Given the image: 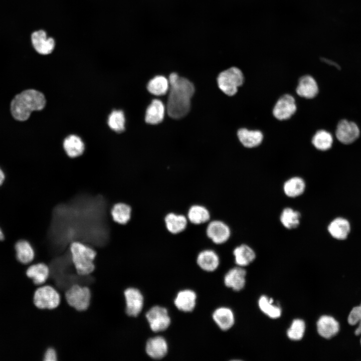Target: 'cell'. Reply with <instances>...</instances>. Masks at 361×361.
Wrapping results in <instances>:
<instances>
[{"label": "cell", "mask_w": 361, "mask_h": 361, "mask_svg": "<svg viewBox=\"0 0 361 361\" xmlns=\"http://www.w3.org/2000/svg\"><path fill=\"white\" fill-rule=\"evenodd\" d=\"M169 93L166 104L168 115L174 119L186 116L190 111L191 99L195 92L193 84L188 79L172 73L168 79Z\"/></svg>", "instance_id": "1"}, {"label": "cell", "mask_w": 361, "mask_h": 361, "mask_svg": "<svg viewBox=\"0 0 361 361\" xmlns=\"http://www.w3.org/2000/svg\"><path fill=\"white\" fill-rule=\"evenodd\" d=\"M44 94L35 89H27L17 94L11 103L13 117L19 121L27 120L33 111L42 110L45 106Z\"/></svg>", "instance_id": "2"}, {"label": "cell", "mask_w": 361, "mask_h": 361, "mask_svg": "<svg viewBox=\"0 0 361 361\" xmlns=\"http://www.w3.org/2000/svg\"><path fill=\"white\" fill-rule=\"evenodd\" d=\"M70 250L72 263L78 275L87 276L94 271L96 252L93 249L80 242L74 241L70 244Z\"/></svg>", "instance_id": "3"}, {"label": "cell", "mask_w": 361, "mask_h": 361, "mask_svg": "<svg viewBox=\"0 0 361 361\" xmlns=\"http://www.w3.org/2000/svg\"><path fill=\"white\" fill-rule=\"evenodd\" d=\"M244 77L242 71L236 67H232L221 72L217 78L220 89L229 96L235 95L238 88L243 84Z\"/></svg>", "instance_id": "4"}, {"label": "cell", "mask_w": 361, "mask_h": 361, "mask_svg": "<svg viewBox=\"0 0 361 361\" xmlns=\"http://www.w3.org/2000/svg\"><path fill=\"white\" fill-rule=\"evenodd\" d=\"M65 295L68 304L79 311L86 310L90 305L91 293L88 287L73 285L67 289Z\"/></svg>", "instance_id": "5"}, {"label": "cell", "mask_w": 361, "mask_h": 361, "mask_svg": "<svg viewBox=\"0 0 361 361\" xmlns=\"http://www.w3.org/2000/svg\"><path fill=\"white\" fill-rule=\"evenodd\" d=\"M34 303L40 309H53L60 303L61 297L57 290L51 285H44L34 293Z\"/></svg>", "instance_id": "6"}, {"label": "cell", "mask_w": 361, "mask_h": 361, "mask_svg": "<svg viewBox=\"0 0 361 361\" xmlns=\"http://www.w3.org/2000/svg\"><path fill=\"white\" fill-rule=\"evenodd\" d=\"M145 317L150 329L154 332L165 330L171 323V319L167 309L159 305H155L150 308L146 312Z\"/></svg>", "instance_id": "7"}, {"label": "cell", "mask_w": 361, "mask_h": 361, "mask_svg": "<svg viewBox=\"0 0 361 361\" xmlns=\"http://www.w3.org/2000/svg\"><path fill=\"white\" fill-rule=\"evenodd\" d=\"M31 41L34 50L42 55L52 54L56 47L55 38L49 36L44 29L34 31L31 36Z\"/></svg>", "instance_id": "8"}, {"label": "cell", "mask_w": 361, "mask_h": 361, "mask_svg": "<svg viewBox=\"0 0 361 361\" xmlns=\"http://www.w3.org/2000/svg\"><path fill=\"white\" fill-rule=\"evenodd\" d=\"M340 324L333 315L324 314L316 322L318 334L324 339L329 340L335 337L340 330Z\"/></svg>", "instance_id": "9"}, {"label": "cell", "mask_w": 361, "mask_h": 361, "mask_svg": "<svg viewBox=\"0 0 361 361\" xmlns=\"http://www.w3.org/2000/svg\"><path fill=\"white\" fill-rule=\"evenodd\" d=\"M206 232L207 237L216 244L226 243L231 235L230 227L224 222L218 220L209 222Z\"/></svg>", "instance_id": "10"}, {"label": "cell", "mask_w": 361, "mask_h": 361, "mask_svg": "<svg viewBox=\"0 0 361 361\" xmlns=\"http://www.w3.org/2000/svg\"><path fill=\"white\" fill-rule=\"evenodd\" d=\"M294 98L286 94L281 96L275 103L272 111L274 117L279 120L289 119L296 111Z\"/></svg>", "instance_id": "11"}, {"label": "cell", "mask_w": 361, "mask_h": 361, "mask_svg": "<svg viewBox=\"0 0 361 361\" xmlns=\"http://www.w3.org/2000/svg\"><path fill=\"white\" fill-rule=\"evenodd\" d=\"M126 314L136 317L141 312L144 305V297L139 290L134 287L125 289L124 292Z\"/></svg>", "instance_id": "12"}, {"label": "cell", "mask_w": 361, "mask_h": 361, "mask_svg": "<svg viewBox=\"0 0 361 361\" xmlns=\"http://www.w3.org/2000/svg\"><path fill=\"white\" fill-rule=\"evenodd\" d=\"M360 131L357 124L347 120L340 121L336 127L335 135L341 143L348 144L356 140L359 136Z\"/></svg>", "instance_id": "13"}, {"label": "cell", "mask_w": 361, "mask_h": 361, "mask_svg": "<svg viewBox=\"0 0 361 361\" xmlns=\"http://www.w3.org/2000/svg\"><path fill=\"white\" fill-rule=\"evenodd\" d=\"M168 344L161 336H156L149 338L146 342L145 352L151 358L160 359L167 353Z\"/></svg>", "instance_id": "14"}, {"label": "cell", "mask_w": 361, "mask_h": 361, "mask_svg": "<svg viewBox=\"0 0 361 361\" xmlns=\"http://www.w3.org/2000/svg\"><path fill=\"white\" fill-rule=\"evenodd\" d=\"M197 296L191 289H186L179 291L174 299V304L179 310L189 312L196 307Z\"/></svg>", "instance_id": "15"}, {"label": "cell", "mask_w": 361, "mask_h": 361, "mask_svg": "<svg viewBox=\"0 0 361 361\" xmlns=\"http://www.w3.org/2000/svg\"><path fill=\"white\" fill-rule=\"evenodd\" d=\"M246 275V271L242 267L233 268L224 276L225 285L235 291H240L245 286Z\"/></svg>", "instance_id": "16"}, {"label": "cell", "mask_w": 361, "mask_h": 361, "mask_svg": "<svg viewBox=\"0 0 361 361\" xmlns=\"http://www.w3.org/2000/svg\"><path fill=\"white\" fill-rule=\"evenodd\" d=\"M298 95L306 99H312L318 92L316 80L310 75H306L300 78L296 89Z\"/></svg>", "instance_id": "17"}, {"label": "cell", "mask_w": 361, "mask_h": 361, "mask_svg": "<svg viewBox=\"0 0 361 361\" xmlns=\"http://www.w3.org/2000/svg\"><path fill=\"white\" fill-rule=\"evenodd\" d=\"M197 263L199 267L207 272L215 271L220 264V258L217 253L212 249L201 251L197 257Z\"/></svg>", "instance_id": "18"}, {"label": "cell", "mask_w": 361, "mask_h": 361, "mask_svg": "<svg viewBox=\"0 0 361 361\" xmlns=\"http://www.w3.org/2000/svg\"><path fill=\"white\" fill-rule=\"evenodd\" d=\"M212 317L218 326L224 331L230 329L235 322L233 311L226 307H220L216 309L213 313Z\"/></svg>", "instance_id": "19"}, {"label": "cell", "mask_w": 361, "mask_h": 361, "mask_svg": "<svg viewBox=\"0 0 361 361\" xmlns=\"http://www.w3.org/2000/svg\"><path fill=\"white\" fill-rule=\"evenodd\" d=\"M306 188V182L302 177L294 176L284 183L283 191L287 197L295 198L301 196L304 193Z\"/></svg>", "instance_id": "20"}, {"label": "cell", "mask_w": 361, "mask_h": 361, "mask_svg": "<svg viewBox=\"0 0 361 361\" xmlns=\"http://www.w3.org/2000/svg\"><path fill=\"white\" fill-rule=\"evenodd\" d=\"M237 136L241 143L248 148L257 147L263 139V135L260 131L249 130L245 128L239 129L237 131Z\"/></svg>", "instance_id": "21"}, {"label": "cell", "mask_w": 361, "mask_h": 361, "mask_svg": "<svg viewBox=\"0 0 361 361\" xmlns=\"http://www.w3.org/2000/svg\"><path fill=\"white\" fill-rule=\"evenodd\" d=\"M164 223L166 229L169 233L177 234L186 229L188 220L183 215L169 213L164 217Z\"/></svg>", "instance_id": "22"}, {"label": "cell", "mask_w": 361, "mask_h": 361, "mask_svg": "<svg viewBox=\"0 0 361 361\" xmlns=\"http://www.w3.org/2000/svg\"><path fill=\"white\" fill-rule=\"evenodd\" d=\"M165 110V106L161 101L153 100L146 111V122L151 124L159 123L164 118Z\"/></svg>", "instance_id": "23"}, {"label": "cell", "mask_w": 361, "mask_h": 361, "mask_svg": "<svg viewBox=\"0 0 361 361\" xmlns=\"http://www.w3.org/2000/svg\"><path fill=\"white\" fill-rule=\"evenodd\" d=\"M236 264L240 267H244L251 263L256 258L254 250L247 244L237 246L233 250Z\"/></svg>", "instance_id": "24"}, {"label": "cell", "mask_w": 361, "mask_h": 361, "mask_svg": "<svg viewBox=\"0 0 361 361\" xmlns=\"http://www.w3.org/2000/svg\"><path fill=\"white\" fill-rule=\"evenodd\" d=\"M26 274L35 284L42 285L47 280L50 269L46 264L39 263L30 266L26 271Z\"/></svg>", "instance_id": "25"}, {"label": "cell", "mask_w": 361, "mask_h": 361, "mask_svg": "<svg viewBox=\"0 0 361 361\" xmlns=\"http://www.w3.org/2000/svg\"><path fill=\"white\" fill-rule=\"evenodd\" d=\"M327 229L330 235L334 238L344 240L350 231V225L346 220L337 218L330 223Z\"/></svg>", "instance_id": "26"}, {"label": "cell", "mask_w": 361, "mask_h": 361, "mask_svg": "<svg viewBox=\"0 0 361 361\" xmlns=\"http://www.w3.org/2000/svg\"><path fill=\"white\" fill-rule=\"evenodd\" d=\"M301 217L299 211L290 207H286L281 211L279 219L285 228L292 230L297 228L300 225Z\"/></svg>", "instance_id": "27"}, {"label": "cell", "mask_w": 361, "mask_h": 361, "mask_svg": "<svg viewBox=\"0 0 361 361\" xmlns=\"http://www.w3.org/2000/svg\"><path fill=\"white\" fill-rule=\"evenodd\" d=\"M187 217L192 224L201 225L209 221L211 215L209 210L205 206L194 205L189 208Z\"/></svg>", "instance_id": "28"}, {"label": "cell", "mask_w": 361, "mask_h": 361, "mask_svg": "<svg viewBox=\"0 0 361 361\" xmlns=\"http://www.w3.org/2000/svg\"><path fill=\"white\" fill-rule=\"evenodd\" d=\"M63 146L67 154L71 158L80 156L85 149L82 139L75 135H70L67 137L64 141Z\"/></svg>", "instance_id": "29"}, {"label": "cell", "mask_w": 361, "mask_h": 361, "mask_svg": "<svg viewBox=\"0 0 361 361\" xmlns=\"http://www.w3.org/2000/svg\"><path fill=\"white\" fill-rule=\"evenodd\" d=\"M16 257L23 264L31 262L35 257V252L30 243L26 240L18 241L15 245Z\"/></svg>", "instance_id": "30"}, {"label": "cell", "mask_w": 361, "mask_h": 361, "mask_svg": "<svg viewBox=\"0 0 361 361\" xmlns=\"http://www.w3.org/2000/svg\"><path fill=\"white\" fill-rule=\"evenodd\" d=\"M131 208L127 204L119 203L114 205L111 211L113 220L119 224L124 225L131 217Z\"/></svg>", "instance_id": "31"}, {"label": "cell", "mask_w": 361, "mask_h": 361, "mask_svg": "<svg viewBox=\"0 0 361 361\" xmlns=\"http://www.w3.org/2000/svg\"><path fill=\"white\" fill-rule=\"evenodd\" d=\"M311 142L317 149L325 151L332 146L333 137L329 132L324 130H319L312 137Z\"/></svg>", "instance_id": "32"}, {"label": "cell", "mask_w": 361, "mask_h": 361, "mask_svg": "<svg viewBox=\"0 0 361 361\" xmlns=\"http://www.w3.org/2000/svg\"><path fill=\"white\" fill-rule=\"evenodd\" d=\"M273 299L265 295L261 296L258 300L260 310L268 317L275 319L281 315V308L273 304Z\"/></svg>", "instance_id": "33"}, {"label": "cell", "mask_w": 361, "mask_h": 361, "mask_svg": "<svg viewBox=\"0 0 361 361\" xmlns=\"http://www.w3.org/2000/svg\"><path fill=\"white\" fill-rule=\"evenodd\" d=\"M169 87L168 80L163 76H156L148 83L147 88L151 94L160 96L166 93Z\"/></svg>", "instance_id": "34"}, {"label": "cell", "mask_w": 361, "mask_h": 361, "mask_svg": "<svg viewBox=\"0 0 361 361\" xmlns=\"http://www.w3.org/2000/svg\"><path fill=\"white\" fill-rule=\"evenodd\" d=\"M125 119L121 110H113L109 115L108 124L109 127L116 132H122L125 130Z\"/></svg>", "instance_id": "35"}, {"label": "cell", "mask_w": 361, "mask_h": 361, "mask_svg": "<svg viewBox=\"0 0 361 361\" xmlns=\"http://www.w3.org/2000/svg\"><path fill=\"white\" fill-rule=\"evenodd\" d=\"M348 324L355 326L354 334L357 337L361 335V303L354 306L349 312L347 317Z\"/></svg>", "instance_id": "36"}, {"label": "cell", "mask_w": 361, "mask_h": 361, "mask_svg": "<svg viewBox=\"0 0 361 361\" xmlns=\"http://www.w3.org/2000/svg\"><path fill=\"white\" fill-rule=\"evenodd\" d=\"M305 331V323L301 319H294L287 330L288 337L292 340H299L303 337Z\"/></svg>", "instance_id": "37"}, {"label": "cell", "mask_w": 361, "mask_h": 361, "mask_svg": "<svg viewBox=\"0 0 361 361\" xmlns=\"http://www.w3.org/2000/svg\"><path fill=\"white\" fill-rule=\"evenodd\" d=\"M44 361H56L57 360V355L55 349L48 348L45 353Z\"/></svg>", "instance_id": "38"}, {"label": "cell", "mask_w": 361, "mask_h": 361, "mask_svg": "<svg viewBox=\"0 0 361 361\" xmlns=\"http://www.w3.org/2000/svg\"><path fill=\"white\" fill-rule=\"evenodd\" d=\"M5 179V175L3 170L0 168V186L3 184Z\"/></svg>", "instance_id": "39"}, {"label": "cell", "mask_w": 361, "mask_h": 361, "mask_svg": "<svg viewBox=\"0 0 361 361\" xmlns=\"http://www.w3.org/2000/svg\"><path fill=\"white\" fill-rule=\"evenodd\" d=\"M4 239V235L3 233V232L2 231V229L0 228V241L3 240Z\"/></svg>", "instance_id": "40"}, {"label": "cell", "mask_w": 361, "mask_h": 361, "mask_svg": "<svg viewBox=\"0 0 361 361\" xmlns=\"http://www.w3.org/2000/svg\"><path fill=\"white\" fill-rule=\"evenodd\" d=\"M359 342H360V346H361V335L360 336Z\"/></svg>", "instance_id": "41"}]
</instances>
